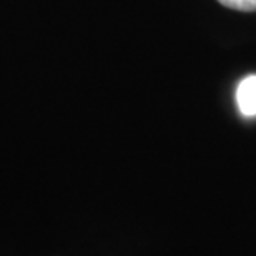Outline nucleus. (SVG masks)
<instances>
[{
    "mask_svg": "<svg viewBox=\"0 0 256 256\" xmlns=\"http://www.w3.org/2000/svg\"><path fill=\"white\" fill-rule=\"evenodd\" d=\"M220 4L228 8L240 10V12H254L256 0H218Z\"/></svg>",
    "mask_w": 256,
    "mask_h": 256,
    "instance_id": "2",
    "label": "nucleus"
},
{
    "mask_svg": "<svg viewBox=\"0 0 256 256\" xmlns=\"http://www.w3.org/2000/svg\"><path fill=\"white\" fill-rule=\"evenodd\" d=\"M236 102L244 116H256V75L242 80L236 90Z\"/></svg>",
    "mask_w": 256,
    "mask_h": 256,
    "instance_id": "1",
    "label": "nucleus"
}]
</instances>
